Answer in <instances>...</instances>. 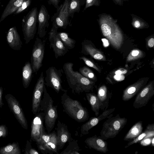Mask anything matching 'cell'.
I'll return each mask as SVG.
<instances>
[{
  "instance_id": "603a6c76",
  "label": "cell",
  "mask_w": 154,
  "mask_h": 154,
  "mask_svg": "<svg viewBox=\"0 0 154 154\" xmlns=\"http://www.w3.org/2000/svg\"><path fill=\"white\" fill-rule=\"evenodd\" d=\"M25 0H10L2 14L0 19V22L2 21L9 15L13 14Z\"/></svg>"
},
{
  "instance_id": "7a4b0ae2",
  "label": "cell",
  "mask_w": 154,
  "mask_h": 154,
  "mask_svg": "<svg viewBox=\"0 0 154 154\" xmlns=\"http://www.w3.org/2000/svg\"><path fill=\"white\" fill-rule=\"evenodd\" d=\"M61 99L64 111L70 117L79 122L88 119L89 115L87 109L79 101L71 98L65 92L61 96Z\"/></svg>"
},
{
  "instance_id": "f546056e",
  "label": "cell",
  "mask_w": 154,
  "mask_h": 154,
  "mask_svg": "<svg viewBox=\"0 0 154 154\" xmlns=\"http://www.w3.org/2000/svg\"><path fill=\"white\" fill-rule=\"evenodd\" d=\"M21 150L17 142H13L0 148V154H21Z\"/></svg>"
},
{
  "instance_id": "ab89813d",
  "label": "cell",
  "mask_w": 154,
  "mask_h": 154,
  "mask_svg": "<svg viewBox=\"0 0 154 154\" xmlns=\"http://www.w3.org/2000/svg\"><path fill=\"white\" fill-rule=\"evenodd\" d=\"M152 137H147L142 140L140 142V144L144 146L150 145L151 143L152 139Z\"/></svg>"
},
{
  "instance_id": "6da1fadb",
  "label": "cell",
  "mask_w": 154,
  "mask_h": 154,
  "mask_svg": "<svg viewBox=\"0 0 154 154\" xmlns=\"http://www.w3.org/2000/svg\"><path fill=\"white\" fill-rule=\"evenodd\" d=\"M74 64L71 62L65 63L63 66L68 85L73 93H88L93 89L92 82L83 76L79 72L73 69Z\"/></svg>"
},
{
  "instance_id": "d6a6232c",
  "label": "cell",
  "mask_w": 154,
  "mask_h": 154,
  "mask_svg": "<svg viewBox=\"0 0 154 154\" xmlns=\"http://www.w3.org/2000/svg\"><path fill=\"white\" fill-rule=\"evenodd\" d=\"M81 151L78 143V140L70 141L67 147L60 153V154H80Z\"/></svg>"
},
{
  "instance_id": "8992f818",
  "label": "cell",
  "mask_w": 154,
  "mask_h": 154,
  "mask_svg": "<svg viewBox=\"0 0 154 154\" xmlns=\"http://www.w3.org/2000/svg\"><path fill=\"white\" fill-rule=\"evenodd\" d=\"M101 28L103 35L108 39L112 46L119 48L122 43V34L118 27L111 22H104L101 23Z\"/></svg>"
},
{
  "instance_id": "681fc988",
  "label": "cell",
  "mask_w": 154,
  "mask_h": 154,
  "mask_svg": "<svg viewBox=\"0 0 154 154\" xmlns=\"http://www.w3.org/2000/svg\"></svg>"
},
{
  "instance_id": "e575fe53",
  "label": "cell",
  "mask_w": 154,
  "mask_h": 154,
  "mask_svg": "<svg viewBox=\"0 0 154 154\" xmlns=\"http://www.w3.org/2000/svg\"><path fill=\"white\" fill-rule=\"evenodd\" d=\"M31 2L32 0H25L13 14L17 15L23 12L30 5Z\"/></svg>"
},
{
  "instance_id": "1f68e13d",
  "label": "cell",
  "mask_w": 154,
  "mask_h": 154,
  "mask_svg": "<svg viewBox=\"0 0 154 154\" xmlns=\"http://www.w3.org/2000/svg\"><path fill=\"white\" fill-rule=\"evenodd\" d=\"M57 34L60 40L68 49L71 50L74 48L76 41L69 36L68 33L65 32H57Z\"/></svg>"
},
{
  "instance_id": "e0dca14e",
  "label": "cell",
  "mask_w": 154,
  "mask_h": 154,
  "mask_svg": "<svg viewBox=\"0 0 154 154\" xmlns=\"http://www.w3.org/2000/svg\"><path fill=\"white\" fill-rule=\"evenodd\" d=\"M56 129L57 141V149L58 151L62 149L67 142L70 141L71 134L66 124L58 121Z\"/></svg>"
},
{
  "instance_id": "4316f807",
  "label": "cell",
  "mask_w": 154,
  "mask_h": 154,
  "mask_svg": "<svg viewBox=\"0 0 154 154\" xmlns=\"http://www.w3.org/2000/svg\"><path fill=\"white\" fill-rule=\"evenodd\" d=\"M86 0H68V12L69 17L73 18L74 13H79L81 6L85 3Z\"/></svg>"
},
{
  "instance_id": "cb8c5ba5",
  "label": "cell",
  "mask_w": 154,
  "mask_h": 154,
  "mask_svg": "<svg viewBox=\"0 0 154 154\" xmlns=\"http://www.w3.org/2000/svg\"><path fill=\"white\" fill-rule=\"evenodd\" d=\"M142 132L136 137L129 142L125 146V148H126L132 145L138 143L144 138L154 137V124H148L145 131Z\"/></svg>"
},
{
  "instance_id": "bcb514c9",
  "label": "cell",
  "mask_w": 154,
  "mask_h": 154,
  "mask_svg": "<svg viewBox=\"0 0 154 154\" xmlns=\"http://www.w3.org/2000/svg\"><path fill=\"white\" fill-rule=\"evenodd\" d=\"M134 26L136 28H138L140 26V23L138 20H136L134 22Z\"/></svg>"
},
{
  "instance_id": "2e32d148",
  "label": "cell",
  "mask_w": 154,
  "mask_h": 154,
  "mask_svg": "<svg viewBox=\"0 0 154 154\" xmlns=\"http://www.w3.org/2000/svg\"><path fill=\"white\" fill-rule=\"evenodd\" d=\"M50 16L45 6L41 5L38 16V27L37 34L41 38H44L45 35L49 26V20Z\"/></svg>"
},
{
  "instance_id": "7bdbcfd3",
  "label": "cell",
  "mask_w": 154,
  "mask_h": 154,
  "mask_svg": "<svg viewBox=\"0 0 154 154\" xmlns=\"http://www.w3.org/2000/svg\"><path fill=\"white\" fill-rule=\"evenodd\" d=\"M114 77L116 80L118 81H122L125 79V76L122 75H114Z\"/></svg>"
},
{
  "instance_id": "7dc6e473",
  "label": "cell",
  "mask_w": 154,
  "mask_h": 154,
  "mask_svg": "<svg viewBox=\"0 0 154 154\" xmlns=\"http://www.w3.org/2000/svg\"><path fill=\"white\" fill-rule=\"evenodd\" d=\"M151 145L152 147H154V137H152L151 141Z\"/></svg>"
},
{
  "instance_id": "7c38bea8",
  "label": "cell",
  "mask_w": 154,
  "mask_h": 154,
  "mask_svg": "<svg viewBox=\"0 0 154 154\" xmlns=\"http://www.w3.org/2000/svg\"><path fill=\"white\" fill-rule=\"evenodd\" d=\"M45 77L42 72L35 85L33 91L32 112L34 115L40 111V103L43 94L45 85Z\"/></svg>"
},
{
  "instance_id": "5bb4252c",
  "label": "cell",
  "mask_w": 154,
  "mask_h": 154,
  "mask_svg": "<svg viewBox=\"0 0 154 154\" xmlns=\"http://www.w3.org/2000/svg\"><path fill=\"white\" fill-rule=\"evenodd\" d=\"M115 108L106 109L100 115L96 117H91L89 120L85 123L83 124L81 127L80 131L82 135H86L89 133V131L92 128L97 125L102 120L106 118H109L113 116L112 114L114 111Z\"/></svg>"
},
{
  "instance_id": "836d02e7",
  "label": "cell",
  "mask_w": 154,
  "mask_h": 154,
  "mask_svg": "<svg viewBox=\"0 0 154 154\" xmlns=\"http://www.w3.org/2000/svg\"><path fill=\"white\" fill-rule=\"evenodd\" d=\"M79 71L83 76L89 79H93L94 78V75L92 71L86 66L80 68Z\"/></svg>"
},
{
  "instance_id": "d6986e66",
  "label": "cell",
  "mask_w": 154,
  "mask_h": 154,
  "mask_svg": "<svg viewBox=\"0 0 154 154\" xmlns=\"http://www.w3.org/2000/svg\"><path fill=\"white\" fill-rule=\"evenodd\" d=\"M6 40L10 47L13 49L17 51L20 50L22 42L15 26L11 27L8 30Z\"/></svg>"
},
{
  "instance_id": "74e56055",
  "label": "cell",
  "mask_w": 154,
  "mask_h": 154,
  "mask_svg": "<svg viewBox=\"0 0 154 154\" xmlns=\"http://www.w3.org/2000/svg\"><path fill=\"white\" fill-rule=\"evenodd\" d=\"M8 128L5 125H0V137H5L8 135Z\"/></svg>"
},
{
  "instance_id": "52a82bcc",
  "label": "cell",
  "mask_w": 154,
  "mask_h": 154,
  "mask_svg": "<svg viewBox=\"0 0 154 154\" xmlns=\"http://www.w3.org/2000/svg\"><path fill=\"white\" fill-rule=\"evenodd\" d=\"M45 72V85L51 88L57 93L60 91L67 93V90L63 89L62 85L61 77L64 73L62 69H57L55 67L51 66L46 70Z\"/></svg>"
},
{
  "instance_id": "4fadbf2b",
  "label": "cell",
  "mask_w": 154,
  "mask_h": 154,
  "mask_svg": "<svg viewBox=\"0 0 154 154\" xmlns=\"http://www.w3.org/2000/svg\"><path fill=\"white\" fill-rule=\"evenodd\" d=\"M154 95L153 85L150 83L144 87L137 95L133 106L136 109L144 106Z\"/></svg>"
},
{
  "instance_id": "f1b7e54d",
  "label": "cell",
  "mask_w": 154,
  "mask_h": 154,
  "mask_svg": "<svg viewBox=\"0 0 154 154\" xmlns=\"http://www.w3.org/2000/svg\"><path fill=\"white\" fill-rule=\"evenodd\" d=\"M86 94L92 110L94 112L96 116H98L99 113L100 105L97 96L93 93H87Z\"/></svg>"
},
{
  "instance_id": "d4e9b609",
  "label": "cell",
  "mask_w": 154,
  "mask_h": 154,
  "mask_svg": "<svg viewBox=\"0 0 154 154\" xmlns=\"http://www.w3.org/2000/svg\"><path fill=\"white\" fill-rule=\"evenodd\" d=\"M33 72L31 63L29 61L26 62L22 70V82L24 88H27L29 86Z\"/></svg>"
},
{
  "instance_id": "b9f144b4",
  "label": "cell",
  "mask_w": 154,
  "mask_h": 154,
  "mask_svg": "<svg viewBox=\"0 0 154 154\" xmlns=\"http://www.w3.org/2000/svg\"><path fill=\"white\" fill-rule=\"evenodd\" d=\"M3 88L2 87H0V108H2L4 105L2 101V95Z\"/></svg>"
},
{
  "instance_id": "60d3db41",
  "label": "cell",
  "mask_w": 154,
  "mask_h": 154,
  "mask_svg": "<svg viewBox=\"0 0 154 154\" xmlns=\"http://www.w3.org/2000/svg\"><path fill=\"white\" fill-rule=\"evenodd\" d=\"M48 2L49 5H53L57 10L59 8L60 0H48Z\"/></svg>"
},
{
  "instance_id": "7402d4cb",
  "label": "cell",
  "mask_w": 154,
  "mask_h": 154,
  "mask_svg": "<svg viewBox=\"0 0 154 154\" xmlns=\"http://www.w3.org/2000/svg\"><path fill=\"white\" fill-rule=\"evenodd\" d=\"M144 81H139L130 85L124 91L122 100L125 101H128L133 97L143 86Z\"/></svg>"
},
{
  "instance_id": "ac0fdd59",
  "label": "cell",
  "mask_w": 154,
  "mask_h": 154,
  "mask_svg": "<svg viewBox=\"0 0 154 154\" xmlns=\"http://www.w3.org/2000/svg\"><path fill=\"white\" fill-rule=\"evenodd\" d=\"M85 143L90 149L104 153L108 151L107 142L100 136L97 137L96 135L87 138Z\"/></svg>"
},
{
  "instance_id": "44dd1931",
  "label": "cell",
  "mask_w": 154,
  "mask_h": 154,
  "mask_svg": "<svg viewBox=\"0 0 154 154\" xmlns=\"http://www.w3.org/2000/svg\"><path fill=\"white\" fill-rule=\"evenodd\" d=\"M97 96L100 102V109L103 111L106 110L111 95L108 93L106 86L103 85L99 88Z\"/></svg>"
},
{
  "instance_id": "277c9868",
  "label": "cell",
  "mask_w": 154,
  "mask_h": 154,
  "mask_svg": "<svg viewBox=\"0 0 154 154\" xmlns=\"http://www.w3.org/2000/svg\"><path fill=\"white\" fill-rule=\"evenodd\" d=\"M127 122L126 118L121 117L119 114L108 118L103 125L100 137L104 140L114 138L123 128Z\"/></svg>"
},
{
  "instance_id": "8fae6325",
  "label": "cell",
  "mask_w": 154,
  "mask_h": 154,
  "mask_svg": "<svg viewBox=\"0 0 154 154\" xmlns=\"http://www.w3.org/2000/svg\"><path fill=\"white\" fill-rule=\"evenodd\" d=\"M68 0H64L51 18L52 24L58 28L66 29L67 26H72L69 21L68 12Z\"/></svg>"
},
{
  "instance_id": "83f0119b",
  "label": "cell",
  "mask_w": 154,
  "mask_h": 154,
  "mask_svg": "<svg viewBox=\"0 0 154 154\" xmlns=\"http://www.w3.org/2000/svg\"><path fill=\"white\" fill-rule=\"evenodd\" d=\"M57 141L56 134L55 131L51 133L50 139L45 146V154H58L57 149Z\"/></svg>"
},
{
  "instance_id": "f35d334b",
  "label": "cell",
  "mask_w": 154,
  "mask_h": 154,
  "mask_svg": "<svg viewBox=\"0 0 154 154\" xmlns=\"http://www.w3.org/2000/svg\"><path fill=\"white\" fill-rule=\"evenodd\" d=\"M140 51L138 50H133L128 56V59L130 60L137 58L140 56Z\"/></svg>"
},
{
  "instance_id": "ffe728a7",
  "label": "cell",
  "mask_w": 154,
  "mask_h": 154,
  "mask_svg": "<svg viewBox=\"0 0 154 154\" xmlns=\"http://www.w3.org/2000/svg\"><path fill=\"white\" fill-rule=\"evenodd\" d=\"M81 53L86 55H89L94 59L105 60L104 56L101 53L95 48L86 41L82 42Z\"/></svg>"
},
{
  "instance_id": "4dcf8cb0",
  "label": "cell",
  "mask_w": 154,
  "mask_h": 154,
  "mask_svg": "<svg viewBox=\"0 0 154 154\" xmlns=\"http://www.w3.org/2000/svg\"><path fill=\"white\" fill-rule=\"evenodd\" d=\"M51 133H47L44 128L43 130L39 139L36 142L38 150L43 154H45V146L50 139Z\"/></svg>"
},
{
  "instance_id": "ee69618b",
  "label": "cell",
  "mask_w": 154,
  "mask_h": 154,
  "mask_svg": "<svg viewBox=\"0 0 154 154\" xmlns=\"http://www.w3.org/2000/svg\"><path fill=\"white\" fill-rule=\"evenodd\" d=\"M127 72V70L123 69L122 70H119L116 71L115 73L116 75H120L122 74L125 73Z\"/></svg>"
},
{
  "instance_id": "ba28073f",
  "label": "cell",
  "mask_w": 154,
  "mask_h": 154,
  "mask_svg": "<svg viewBox=\"0 0 154 154\" xmlns=\"http://www.w3.org/2000/svg\"><path fill=\"white\" fill-rule=\"evenodd\" d=\"M46 38L42 40L36 38L32 48L31 57V65L33 72L36 74L43 65Z\"/></svg>"
},
{
  "instance_id": "30bf717a",
  "label": "cell",
  "mask_w": 154,
  "mask_h": 154,
  "mask_svg": "<svg viewBox=\"0 0 154 154\" xmlns=\"http://www.w3.org/2000/svg\"><path fill=\"white\" fill-rule=\"evenodd\" d=\"M58 28L52 24L50 32L48 33V39L50 42V48L53 49L56 59L64 55L69 49L65 46L57 35Z\"/></svg>"
},
{
  "instance_id": "c3c4849f",
  "label": "cell",
  "mask_w": 154,
  "mask_h": 154,
  "mask_svg": "<svg viewBox=\"0 0 154 154\" xmlns=\"http://www.w3.org/2000/svg\"><path fill=\"white\" fill-rule=\"evenodd\" d=\"M1 0H0V5H1Z\"/></svg>"
},
{
  "instance_id": "d590c367",
  "label": "cell",
  "mask_w": 154,
  "mask_h": 154,
  "mask_svg": "<svg viewBox=\"0 0 154 154\" xmlns=\"http://www.w3.org/2000/svg\"><path fill=\"white\" fill-rule=\"evenodd\" d=\"M25 154H38L39 153L33 148L30 142L27 140L24 149Z\"/></svg>"
},
{
  "instance_id": "5b68a950",
  "label": "cell",
  "mask_w": 154,
  "mask_h": 154,
  "mask_svg": "<svg viewBox=\"0 0 154 154\" xmlns=\"http://www.w3.org/2000/svg\"><path fill=\"white\" fill-rule=\"evenodd\" d=\"M38 14L37 8L34 7L22 19V30L26 44L33 39L36 33Z\"/></svg>"
},
{
  "instance_id": "f6af8a7d",
  "label": "cell",
  "mask_w": 154,
  "mask_h": 154,
  "mask_svg": "<svg viewBox=\"0 0 154 154\" xmlns=\"http://www.w3.org/2000/svg\"><path fill=\"white\" fill-rule=\"evenodd\" d=\"M154 45V39L152 38L148 42V45L150 47H152Z\"/></svg>"
},
{
  "instance_id": "9a60e30c",
  "label": "cell",
  "mask_w": 154,
  "mask_h": 154,
  "mask_svg": "<svg viewBox=\"0 0 154 154\" xmlns=\"http://www.w3.org/2000/svg\"><path fill=\"white\" fill-rule=\"evenodd\" d=\"M44 113L40 111L37 112L33 119L31 125V139L35 142L40 138L43 127Z\"/></svg>"
},
{
  "instance_id": "9c48e42d",
  "label": "cell",
  "mask_w": 154,
  "mask_h": 154,
  "mask_svg": "<svg viewBox=\"0 0 154 154\" xmlns=\"http://www.w3.org/2000/svg\"><path fill=\"white\" fill-rule=\"evenodd\" d=\"M5 98L11 111L23 129L27 130V122L18 101L11 94H6Z\"/></svg>"
},
{
  "instance_id": "484cf974",
  "label": "cell",
  "mask_w": 154,
  "mask_h": 154,
  "mask_svg": "<svg viewBox=\"0 0 154 154\" xmlns=\"http://www.w3.org/2000/svg\"><path fill=\"white\" fill-rule=\"evenodd\" d=\"M143 130L142 121L137 122L127 132L124 137V140L128 141L133 140L142 132Z\"/></svg>"
},
{
  "instance_id": "3957f363",
  "label": "cell",
  "mask_w": 154,
  "mask_h": 154,
  "mask_svg": "<svg viewBox=\"0 0 154 154\" xmlns=\"http://www.w3.org/2000/svg\"><path fill=\"white\" fill-rule=\"evenodd\" d=\"M43 98L40 103V111L44 113V121L48 132L53 129L58 117L57 106H54V101L48 93L44 86Z\"/></svg>"
},
{
  "instance_id": "8d00e7d4",
  "label": "cell",
  "mask_w": 154,
  "mask_h": 154,
  "mask_svg": "<svg viewBox=\"0 0 154 154\" xmlns=\"http://www.w3.org/2000/svg\"><path fill=\"white\" fill-rule=\"evenodd\" d=\"M79 59L81 60H83L85 63L88 66L94 68L98 71L99 70L97 67L89 59L84 56L80 57H79Z\"/></svg>"
}]
</instances>
